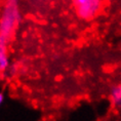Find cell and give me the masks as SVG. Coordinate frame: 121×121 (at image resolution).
<instances>
[{
  "label": "cell",
  "instance_id": "8992f818",
  "mask_svg": "<svg viewBox=\"0 0 121 121\" xmlns=\"http://www.w3.org/2000/svg\"><path fill=\"white\" fill-rule=\"evenodd\" d=\"M2 71H3V70H2V69H1V68H0V75H1V73H2Z\"/></svg>",
  "mask_w": 121,
  "mask_h": 121
},
{
  "label": "cell",
  "instance_id": "7a4b0ae2",
  "mask_svg": "<svg viewBox=\"0 0 121 121\" xmlns=\"http://www.w3.org/2000/svg\"><path fill=\"white\" fill-rule=\"evenodd\" d=\"M103 6L99 0H76L74 8L77 16L82 20H90L98 16Z\"/></svg>",
  "mask_w": 121,
  "mask_h": 121
},
{
  "label": "cell",
  "instance_id": "5b68a950",
  "mask_svg": "<svg viewBox=\"0 0 121 121\" xmlns=\"http://www.w3.org/2000/svg\"><path fill=\"white\" fill-rule=\"evenodd\" d=\"M2 102H3V95L0 92V105L2 104Z\"/></svg>",
  "mask_w": 121,
  "mask_h": 121
},
{
  "label": "cell",
  "instance_id": "3957f363",
  "mask_svg": "<svg viewBox=\"0 0 121 121\" xmlns=\"http://www.w3.org/2000/svg\"><path fill=\"white\" fill-rule=\"evenodd\" d=\"M7 41L0 38V68L2 70H5L9 65L7 54Z\"/></svg>",
  "mask_w": 121,
  "mask_h": 121
},
{
  "label": "cell",
  "instance_id": "6da1fadb",
  "mask_svg": "<svg viewBox=\"0 0 121 121\" xmlns=\"http://www.w3.org/2000/svg\"><path fill=\"white\" fill-rule=\"evenodd\" d=\"M21 19L20 7L16 1H7L0 11V38L9 41Z\"/></svg>",
  "mask_w": 121,
  "mask_h": 121
},
{
  "label": "cell",
  "instance_id": "277c9868",
  "mask_svg": "<svg viewBox=\"0 0 121 121\" xmlns=\"http://www.w3.org/2000/svg\"><path fill=\"white\" fill-rule=\"evenodd\" d=\"M111 99L115 107L121 109V85H116L112 88Z\"/></svg>",
  "mask_w": 121,
  "mask_h": 121
}]
</instances>
